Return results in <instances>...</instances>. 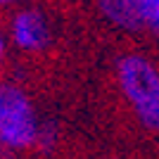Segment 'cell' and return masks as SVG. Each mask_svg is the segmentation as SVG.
<instances>
[{"label": "cell", "instance_id": "cell-7", "mask_svg": "<svg viewBox=\"0 0 159 159\" xmlns=\"http://www.w3.org/2000/svg\"><path fill=\"white\" fill-rule=\"evenodd\" d=\"M0 2H10V0H0Z\"/></svg>", "mask_w": 159, "mask_h": 159}, {"label": "cell", "instance_id": "cell-4", "mask_svg": "<svg viewBox=\"0 0 159 159\" xmlns=\"http://www.w3.org/2000/svg\"><path fill=\"white\" fill-rule=\"evenodd\" d=\"M100 10L112 24H116L121 29L138 31V29L145 26L135 0H100Z\"/></svg>", "mask_w": 159, "mask_h": 159}, {"label": "cell", "instance_id": "cell-5", "mask_svg": "<svg viewBox=\"0 0 159 159\" xmlns=\"http://www.w3.org/2000/svg\"><path fill=\"white\" fill-rule=\"evenodd\" d=\"M150 26H152V31H154V33L159 36V14H157V19H154L152 24H150Z\"/></svg>", "mask_w": 159, "mask_h": 159}, {"label": "cell", "instance_id": "cell-6", "mask_svg": "<svg viewBox=\"0 0 159 159\" xmlns=\"http://www.w3.org/2000/svg\"><path fill=\"white\" fill-rule=\"evenodd\" d=\"M0 52H2V40H0Z\"/></svg>", "mask_w": 159, "mask_h": 159}, {"label": "cell", "instance_id": "cell-3", "mask_svg": "<svg viewBox=\"0 0 159 159\" xmlns=\"http://www.w3.org/2000/svg\"><path fill=\"white\" fill-rule=\"evenodd\" d=\"M12 36L14 43L24 50H40V48H45L50 33H48V24L43 19V14L26 10V12H19L14 17Z\"/></svg>", "mask_w": 159, "mask_h": 159}, {"label": "cell", "instance_id": "cell-2", "mask_svg": "<svg viewBox=\"0 0 159 159\" xmlns=\"http://www.w3.org/2000/svg\"><path fill=\"white\" fill-rule=\"evenodd\" d=\"M38 138L31 102L17 86L0 83V140L7 147H26Z\"/></svg>", "mask_w": 159, "mask_h": 159}, {"label": "cell", "instance_id": "cell-1", "mask_svg": "<svg viewBox=\"0 0 159 159\" xmlns=\"http://www.w3.org/2000/svg\"><path fill=\"white\" fill-rule=\"evenodd\" d=\"M119 81L138 119L159 131V71L154 64L140 55H128L119 62Z\"/></svg>", "mask_w": 159, "mask_h": 159}]
</instances>
